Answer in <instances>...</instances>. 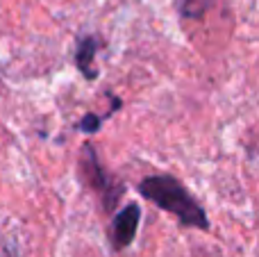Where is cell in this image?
<instances>
[{
  "label": "cell",
  "mask_w": 259,
  "mask_h": 257,
  "mask_svg": "<svg viewBox=\"0 0 259 257\" xmlns=\"http://www.w3.org/2000/svg\"><path fill=\"white\" fill-rule=\"evenodd\" d=\"M139 194L155 203L159 209L170 212L182 226L209 230V219L202 205L191 196V191L173 176H148L139 182Z\"/></svg>",
  "instance_id": "obj_1"
},
{
  "label": "cell",
  "mask_w": 259,
  "mask_h": 257,
  "mask_svg": "<svg viewBox=\"0 0 259 257\" xmlns=\"http://www.w3.org/2000/svg\"><path fill=\"white\" fill-rule=\"evenodd\" d=\"M139 221H141V205L139 203H127L121 212L114 214L112 226H109V241H112L114 250H123L132 244L139 230Z\"/></svg>",
  "instance_id": "obj_2"
},
{
  "label": "cell",
  "mask_w": 259,
  "mask_h": 257,
  "mask_svg": "<svg viewBox=\"0 0 259 257\" xmlns=\"http://www.w3.org/2000/svg\"><path fill=\"white\" fill-rule=\"evenodd\" d=\"M80 164H82V171H84V178L89 180V185L103 194L105 205H107V207L116 205V198H118V194H121L123 189H121V187H116V189H114V185H109V180H107V176H105V171L100 168L98 157H96L94 146H91V144L84 146V155H82Z\"/></svg>",
  "instance_id": "obj_3"
},
{
  "label": "cell",
  "mask_w": 259,
  "mask_h": 257,
  "mask_svg": "<svg viewBox=\"0 0 259 257\" xmlns=\"http://www.w3.org/2000/svg\"><path fill=\"white\" fill-rule=\"evenodd\" d=\"M96 50H98V39L96 36H80L75 46V66L82 71L87 80H96L98 77V68L94 66Z\"/></svg>",
  "instance_id": "obj_4"
},
{
  "label": "cell",
  "mask_w": 259,
  "mask_h": 257,
  "mask_svg": "<svg viewBox=\"0 0 259 257\" xmlns=\"http://www.w3.org/2000/svg\"><path fill=\"white\" fill-rule=\"evenodd\" d=\"M214 3L216 0H182L180 12H182V16H187V18H202L205 16V12Z\"/></svg>",
  "instance_id": "obj_5"
},
{
  "label": "cell",
  "mask_w": 259,
  "mask_h": 257,
  "mask_svg": "<svg viewBox=\"0 0 259 257\" xmlns=\"http://www.w3.org/2000/svg\"><path fill=\"white\" fill-rule=\"evenodd\" d=\"M114 114V109H109L105 116H96V114H87V116H82V121H80V130L82 132H98V127L103 125V121L105 118H109Z\"/></svg>",
  "instance_id": "obj_6"
}]
</instances>
